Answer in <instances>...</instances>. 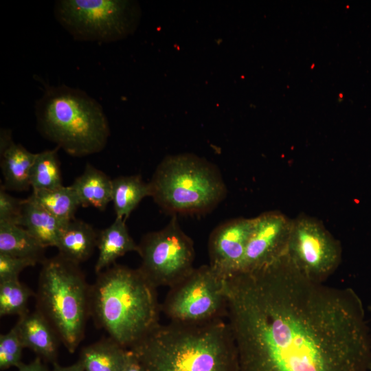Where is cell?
Masks as SVG:
<instances>
[{
    "instance_id": "obj_1",
    "label": "cell",
    "mask_w": 371,
    "mask_h": 371,
    "mask_svg": "<svg viewBox=\"0 0 371 371\" xmlns=\"http://www.w3.org/2000/svg\"><path fill=\"white\" fill-rule=\"evenodd\" d=\"M226 288L238 371H368L371 335L353 289L311 280L286 251Z\"/></svg>"
},
{
    "instance_id": "obj_2",
    "label": "cell",
    "mask_w": 371,
    "mask_h": 371,
    "mask_svg": "<svg viewBox=\"0 0 371 371\" xmlns=\"http://www.w3.org/2000/svg\"><path fill=\"white\" fill-rule=\"evenodd\" d=\"M146 371H238L226 319L202 324H159L130 348Z\"/></svg>"
},
{
    "instance_id": "obj_3",
    "label": "cell",
    "mask_w": 371,
    "mask_h": 371,
    "mask_svg": "<svg viewBox=\"0 0 371 371\" xmlns=\"http://www.w3.org/2000/svg\"><path fill=\"white\" fill-rule=\"evenodd\" d=\"M90 286V317L109 337L130 349L159 324L157 288L139 269L114 264Z\"/></svg>"
},
{
    "instance_id": "obj_4",
    "label": "cell",
    "mask_w": 371,
    "mask_h": 371,
    "mask_svg": "<svg viewBox=\"0 0 371 371\" xmlns=\"http://www.w3.org/2000/svg\"><path fill=\"white\" fill-rule=\"evenodd\" d=\"M43 85V95L35 103L41 135L73 157L102 151L110 128L101 104L81 89L65 85Z\"/></svg>"
},
{
    "instance_id": "obj_5",
    "label": "cell",
    "mask_w": 371,
    "mask_h": 371,
    "mask_svg": "<svg viewBox=\"0 0 371 371\" xmlns=\"http://www.w3.org/2000/svg\"><path fill=\"white\" fill-rule=\"evenodd\" d=\"M36 310L49 323L69 352L82 341L90 317V286L78 265L59 255L41 263Z\"/></svg>"
},
{
    "instance_id": "obj_6",
    "label": "cell",
    "mask_w": 371,
    "mask_h": 371,
    "mask_svg": "<svg viewBox=\"0 0 371 371\" xmlns=\"http://www.w3.org/2000/svg\"><path fill=\"white\" fill-rule=\"evenodd\" d=\"M149 183L155 201L172 215L207 212L227 192L218 170L190 154L166 157Z\"/></svg>"
},
{
    "instance_id": "obj_7",
    "label": "cell",
    "mask_w": 371,
    "mask_h": 371,
    "mask_svg": "<svg viewBox=\"0 0 371 371\" xmlns=\"http://www.w3.org/2000/svg\"><path fill=\"white\" fill-rule=\"evenodd\" d=\"M54 14L76 41L103 43L132 34L138 25L141 10L134 1L58 0Z\"/></svg>"
},
{
    "instance_id": "obj_8",
    "label": "cell",
    "mask_w": 371,
    "mask_h": 371,
    "mask_svg": "<svg viewBox=\"0 0 371 371\" xmlns=\"http://www.w3.org/2000/svg\"><path fill=\"white\" fill-rule=\"evenodd\" d=\"M226 279L209 265L194 268L170 288L161 310L170 322L202 324L226 319Z\"/></svg>"
},
{
    "instance_id": "obj_9",
    "label": "cell",
    "mask_w": 371,
    "mask_h": 371,
    "mask_svg": "<svg viewBox=\"0 0 371 371\" xmlns=\"http://www.w3.org/2000/svg\"><path fill=\"white\" fill-rule=\"evenodd\" d=\"M138 268L156 288H170L194 269L192 240L181 229L177 215L163 229L146 234L138 244Z\"/></svg>"
},
{
    "instance_id": "obj_10",
    "label": "cell",
    "mask_w": 371,
    "mask_h": 371,
    "mask_svg": "<svg viewBox=\"0 0 371 371\" xmlns=\"http://www.w3.org/2000/svg\"><path fill=\"white\" fill-rule=\"evenodd\" d=\"M286 253L311 280L323 282L338 267L341 249L321 221L300 214L293 219Z\"/></svg>"
},
{
    "instance_id": "obj_11",
    "label": "cell",
    "mask_w": 371,
    "mask_h": 371,
    "mask_svg": "<svg viewBox=\"0 0 371 371\" xmlns=\"http://www.w3.org/2000/svg\"><path fill=\"white\" fill-rule=\"evenodd\" d=\"M292 221L276 211L255 217L240 271L263 267L286 253Z\"/></svg>"
},
{
    "instance_id": "obj_12",
    "label": "cell",
    "mask_w": 371,
    "mask_h": 371,
    "mask_svg": "<svg viewBox=\"0 0 371 371\" xmlns=\"http://www.w3.org/2000/svg\"><path fill=\"white\" fill-rule=\"evenodd\" d=\"M254 218H237L218 225L208 241L209 265L225 278L241 271Z\"/></svg>"
},
{
    "instance_id": "obj_13",
    "label": "cell",
    "mask_w": 371,
    "mask_h": 371,
    "mask_svg": "<svg viewBox=\"0 0 371 371\" xmlns=\"http://www.w3.org/2000/svg\"><path fill=\"white\" fill-rule=\"evenodd\" d=\"M37 153L27 150L20 144H16L11 132L1 129L0 134L1 168L5 190H27L30 186L31 169Z\"/></svg>"
},
{
    "instance_id": "obj_14",
    "label": "cell",
    "mask_w": 371,
    "mask_h": 371,
    "mask_svg": "<svg viewBox=\"0 0 371 371\" xmlns=\"http://www.w3.org/2000/svg\"><path fill=\"white\" fill-rule=\"evenodd\" d=\"M24 348L39 357L56 363L58 342L56 332L46 319L36 310L19 317L15 324Z\"/></svg>"
},
{
    "instance_id": "obj_15",
    "label": "cell",
    "mask_w": 371,
    "mask_h": 371,
    "mask_svg": "<svg viewBox=\"0 0 371 371\" xmlns=\"http://www.w3.org/2000/svg\"><path fill=\"white\" fill-rule=\"evenodd\" d=\"M67 223L53 216L30 196L23 200L18 225L24 227L45 248L56 247L61 232Z\"/></svg>"
},
{
    "instance_id": "obj_16",
    "label": "cell",
    "mask_w": 371,
    "mask_h": 371,
    "mask_svg": "<svg viewBox=\"0 0 371 371\" xmlns=\"http://www.w3.org/2000/svg\"><path fill=\"white\" fill-rule=\"evenodd\" d=\"M98 238V234L91 225L74 219L61 232L56 247L58 255L79 265L91 257Z\"/></svg>"
},
{
    "instance_id": "obj_17",
    "label": "cell",
    "mask_w": 371,
    "mask_h": 371,
    "mask_svg": "<svg viewBox=\"0 0 371 371\" xmlns=\"http://www.w3.org/2000/svg\"><path fill=\"white\" fill-rule=\"evenodd\" d=\"M97 247L99 254L95 265L96 274L114 265L126 253L138 252V244L131 236L126 221L120 218L98 234Z\"/></svg>"
},
{
    "instance_id": "obj_18",
    "label": "cell",
    "mask_w": 371,
    "mask_h": 371,
    "mask_svg": "<svg viewBox=\"0 0 371 371\" xmlns=\"http://www.w3.org/2000/svg\"><path fill=\"white\" fill-rule=\"evenodd\" d=\"M82 207H93L103 211L111 202L112 179L90 164L71 185Z\"/></svg>"
},
{
    "instance_id": "obj_19",
    "label": "cell",
    "mask_w": 371,
    "mask_h": 371,
    "mask_svg": "<svg viewBox=\"0 0 371 371\" xmlns=\"http://www.w3.org/2000/svg\"><path fill=\"white\" fill-rule=\"evenodd\" d=\"M128 354L129 349L109 337L84 347L79 361L85 371H122Z\"/></svg>"
},
{
    "instance_id": "obj_20",
    "label": "cell",
    "mask_w": 371,
    "mask_h": 371,
    "mask_svg": "<svg viewBox=\"0 0 371 371\" xmlns=\"http://www.w3.org/2000/svg\"><path fill=\"white\" fill-rule=\"evenodd\" d=\"M45 247L24 227L0 223V254L32 259L42 263Z\"/></svg>"
},
{
    "instance_id": "obj_21",
    "label": "cell",
    "mask_w": 371,
    "mask_h": 371,
    "mask_svg": "<svg viewBox=\"0 0 371 371\" xmlns=\"http://www.w3.org/2000/svg\"><path fill=\"white\" fill-rule=\"evenodd\" d=\"M151 196L149 183L139 175L120 176L112 179L111 202L116 218L126 220L142 200Z\"/></svg>"
},
{
    "instance_id": "obj_22",
    "label": "cell",
    "mask_w": 371,
    "mask_h": 371,
    "mask_svg": "<svg viewBox=\"0 0 371 371\" xmlns=\"http://www.w3.org/2000/svg\"><path fill=\"white\" fill-rule=\"evenodd\" d=\"M30 196L53 216L66 223L74 219L76 210L80 206L71 186H62L50 190L33 191Z\"/></svg>"
},
{
    "instance_id": "obj_23",
    "label": "cell",
    "mask_w": 371,
    "mask_h": 371,
    "mask_svg": "<svg viewBox=\"0 0 371 371\" xmlns=\"http://www.w3.org/2000/svg\"><path fill=\"white\" fill-rule=\"evenodd\" d=\"M58 148L37 153L30 172V186L33 191L50 190L63 186Z\"/></svg>"
},
{
    "instance_id": "obj_24",
    "label": "cell",
    "mask_w": 371,
    "mask_h": 371,
    "mask_svg": "<svg viewBox=\"0 0 371 371\" xmlns=\"http://www.w3.org/2000/svg\"><path fill=\"white\" fill-rule=\"evenodd\" d=\"M35 293L19 278L0 282V316L26 313L29 299Z\"/></svg>"
},
{
    "instance_id": "obj_25",
    "label": "cell",
    "mask_w": 371,
    "mask_h": 371,
    "mask_svg": "<svg viewBox=\"0 0 371 371\" xmlns=\"http://www.w3.org/2000/svg\"><path fill=\"white\" fill-rule=\"evenodd\" d=\"M24 348L17 328L0 335V369L3 370L12 367L17 368L22 362V351Z\"/></svg>"
},
{
    "instance_id": "obj_26",
    "label": "cell",
    "mask_w": 371,
    "mask_h": 371,
    "mask_svg": "<svg viewBox=\"0 0 371 371\" xmlns=\"http://www.w3.org/2000/svg\"><path fill=\"white\" fill-rule=\"evenodd\" d=\"M37 263L32 259L0 254V282L17 279L24 269Z\"/></svg>"
},
{
    "instance_id": "obj_27",
    "label": "cell",
    "mask_w": 371,
    "mask_h": 371,
    "mask_svg": "<svg viewBox=\"0 0 371 371\" xmlns=\"http://www.w3.org/2000/svg\"><path fill=\"white\" fill-rule=\"evenodd\" d=\"M23 200L9 194L6 190H0V223L18 225L21 216Z\"/></svg>"
},
{
    "instance_id": "obj_28",
    "label": "cell",
    "mask_w": 371,
    "mask_h": 371,
    "mask_svg": "<svg viewBox=\"0 0 371 371\" xmlns=\"http://www.w3.org/2000/svg\"><path fill=\"white\" fill-rule=\"evenodd\" d=\"M17 369V371H49L39 357L29 363H21Z\"/></svg>"
},
{
    "instance_id": "obj_29",
    "label": "cell",
    "mask_w": 371,
    "mask_h": 371,
    "mask_svg": "<svg viewBox=\"0 0 371 371\" xmlns=\"http://www.w3.org/2000/svg\"><path fill=\"white\" fill-rule=\"evenodd\" d=\"M122 371H146V370L133 352L129 349L128 359Z\"/></svg>"
},
{
    "instance_id": "obj_30",
    "label": "cell",
    "mask_w": 371,
    "mask_h": 371,
    "mask_svg": "<svg viewBox=\"0 0 371 371\" xmlns=\"http://www.w3.org/2000/svg\"><path fill=\"white\" fill-rule=\"evenodd\" d=\"M53 365L54 367L52 371H85L83 365L79 360L68 366H61L56 362Z\"/></svg>"
},
{
    "instance_id": "obj_31",
    "label": "cell",
    "mask_w": 371,
    "mask_h": 371,
    "mask_svg": "<svg viewBox=\"0 0 371 371\" xmlns=\"http://www.w3.org/2000/svg\"><path fill=\"white\" fill-rule=\"evenodd\" d=\"M368 371H371V363H370V366L368 367Z\"/></svg>"
}]
</instances>
